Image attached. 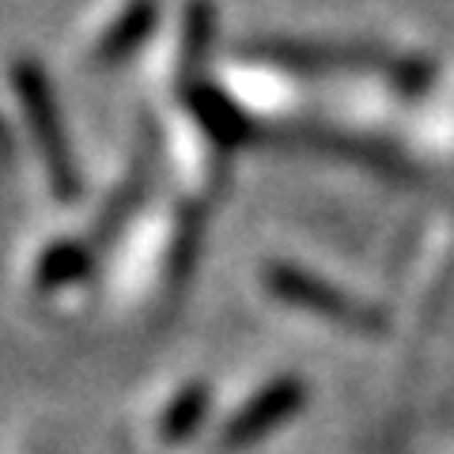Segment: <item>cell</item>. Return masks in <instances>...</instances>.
I'll use <instances>...</instances> for the list:
<instances>
[{
  "mask_svg": "<svg viewBox=\"0 0 454 454\" xmlns=\"http://www.w3.org/2000/svg\"><path fill=\"white\" fill-rule=\"evenodd\" d=\"M152 20H155V4H148V0H140V4L133 8V16L125 20V27H121V23L114 27V35L103 42V50H98V57L106 61V57H118V53H125L129 46H137V42L148 35Z\"/></svg>",
  "mask_w": 454,
  "mask_h": 454,
  "instance_id": "obj_1",
  "label": "cell"
}]
</instances>
